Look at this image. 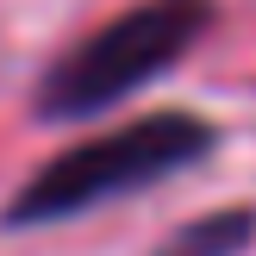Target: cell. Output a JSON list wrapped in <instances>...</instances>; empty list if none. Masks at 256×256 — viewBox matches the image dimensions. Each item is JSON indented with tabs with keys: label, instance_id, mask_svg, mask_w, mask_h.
Wrapping results in <instances>:
<instances>
[{
	"label": "cell",
	"instance_id": "cell-2",
	"mask_svg": "<svg viewBox=\"0 0 256 256\" xmlns=\"http://www.w3.org/2000/svg\"><path fill=\"white\" fill-rule=\"evenodd\" d=\"M212 32V0H138L88 38H75L38 75L32 112L44 125H88L119 100L144 94Z\"/></svg>",
	"mask_w": 256,
	"mask_h": 256
},
{
	"label": "cell",
	"instance_id": "cell-3",
	"mask_svg": "<svg viewBox=\"0 0 256 256\" xmlns=\"http://www.w3.org/2000/svg\"><path fill=\"white\" fill-rule=\"evenodd\" d=\"M250 238H256V212L250 206H225V212L188 219L182 232H169L150 256H238V250H250Z\"/></svg>",
	"mask_w": 256,
	"mask_h": 256
},
{
	"label": "cell",
	"instance_id": "cell-1",
	"mask_svg": "<svg viewBox=\"0 0 256 256\" xmlns=\"http://www.w3.org/2000/svg\"><path fill=\"white\" fill-rule=\"evenodd\" d=\"M219 150V125L200 112H144L132 125L94 132L82 144L38 162L0 206V232H38V225H69L94 206L132 200L144 188H162L169 175L194 169Z\"/></svg>",
	"mask_w": 256,
	"mask_h": 256
}]
</instances>
